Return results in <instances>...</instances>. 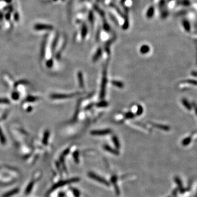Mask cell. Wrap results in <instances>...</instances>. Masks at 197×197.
Listing matches in <instances>:
<instances>
[{
    "label": "cell",
    "instance_id": "6da1fadb",
    "mask_svg": "<svg viewBox=\"0 0 197 197\" xmlns=\"http://www.w3.org/2000/svg\"><path fill=\"white\" fill-rule=\"evenodd\" d=\"M107 82H108L107 73H106V70H104L103 79L101 81V90H100V98H103L105 95Z\"/></svg>",
    "mask_w": 197,
    "mask_h": 197
},
{
    "label": "cell",
    "instance_id": "7a4b0ae2",
    "mask_svg": "<svg viewBox=\"0 0 197 197\" xmlns=\"http://www.w3.org/2000/svg\"><path fill=\"white\" fill-rule=\"evenodd\" d=\"M88 176H89V178L94 179V180L98 181V182L103 183V185H106V186H108L110 185L108 181H106L105 179H104V178H103L99 176L98 175H96V174H94L93 173L90 172V173H88Z\"/></svg>",
    "mask_w": 197,
    "mask_h": 197
},
{
    "label": "cell",
    "instance_id": "3957f363",
    "mask_svg": "<svg viewBox=\"0 0 197 197\" xmlns=\"http://www.w3.org/2000/svg\"><path fill=\"white\" fill-rule=\"evenodd\" d=\"M79 93H73L71 94H53L52 95V98L54 99H63V98H71L74 97L76 95Z\"/></svg>",
    "mask_w": 197,
    "mask_h": 197
},
{
    "label": "cell",
    "instance_id": "277c9868",
    "mask_svg": "<svg viewBox=\"0 0 197 197\" xmlns=\"http://www.w3.org/2000/svg\"><path fill=\"white\" fill-rule=\"evenodd\" d=\"M112 132V130L110 129H103V130H93L90 132V134L93 135H105L109 134H111Z\"/></svg>",
    "mask_w": 197,
    "mask_h": 197
},
{
    "label": "cell",
    "instance_id": "5b68a950",
    "mask_svg": "<svg viewBox=\"0 0 197 197\" xmlns=\"http://www.w3.org/2000/svg\"><path fill=\"white\" fill-rule=\"evenodd\" d=\"M77 77H78V80L79 82V85L80 87L81 88H84L85 87V83H84V80H83V76L82 72L79 71L77 74Z\"/></svg>",
    "mask_w": 197,
    "mask_h": 197
},
{
    "label": "cell",
    "instance_id": "8992f818",
    "mask_svg": "<svg viewBox=\"0 0 197 197\" xmlns=\"http://www.w3.org/2000/svg\"><path fill=\"white\" fill-rule=\"evenodd\" d=\"M103 148H104V149L105 150L107 151L108 152L111 153L113 155H119V152L117 150L113 149L111 147H110V146H109L108 145H106L104 146Z\"/></svg>",
    "mask_w": 197,
    "mask_h": 197
},
{
    "label": "cell",
    "instance_id": "52a82bcc",
    "mask_svg": "<svg viewBox=\"0 0 197 197\" xmlns=\"http://www.w3.org/2000/svg\"><path fill=\"white\" fill-rule=\"evenodd\" d=\"M101 55H102V50L100 48H99L93 56V61L94 62L98 61V59H100V58L101 56Z\"/></svg>",
    "mask_w": 197,
    "mask_h": 197
},
{
    "label": "cell",
    "instance_id": "ba28073f",
    "mask_svg": "<svg viewBox=\"0 0 197 197\" xmlns=\"http://www.w3.org/2000/svg\"><path fill=\"white\" fill-rule=\"evenodd\" d=\"M112 84L113 85L119 88H123L124 87V84L123 83H122V82L121 81H118V80H112L111 82Z\"/></svg>",
    "mask_w": 197,
    "mask_h": 197
},
{
    "label": "cell",
    "instance_id": "9c48e42d",
    "mask_svg": "<svg viewBox=\"0 0 197 197\" xmlns=\"http://www.w3.org/2000/svg\"><path fill=\"white\" fill-rule=\"evenodd\" d=\"M112 141L114 143V146L115 147H116L117 149H119L120 148V143H119V140L118 139L117 137L114 135L112 137Z\"/></svg>",
    "mask_w": 197,
    "mask_h": 197
},
{
    "label": "cell",
    "instance_id": "30bf717a",
    "mask_svg": "<svg viewBox=\"0 0 197 197\" xmlns=\"http://www.w3.org/2000/svg\"><path fill=\"white\" fill-rule=\"evenodd\" d=\"M112 182L113 183V185H114V187H115V190H116V193L119 195V189L118 188L117 185V178L115 176H113L112 178Z\"/></svg>",
    "mask_w": 197,
    "mask_h": 197
},
{
    "label": "cell",
    "instance_id": "8fae6325",
    "mask_svg": "<svg viewBox=\"0 0 197 197\" xmlns=\"http://www.w3.org/2000/svg\"><path fill=\"white\" fill-rule=\"evenodd\" d=\"M150 47L147 46H142L140 49V52H141V54H147L148 53V52L150 51Z\"/></svg>",
    "mask_w": 197,
    "mask_h": 197
},
{
    "label": "cell",
    "instance_id": "7c38bea8",
    "mask_svg": "<svg viewBox=\"0 0 197 197\" xmlns=\"http://www.w3.org/2000/svg\"><path fill=\"white\" fill-rule=\"evenodd\" d=\"M108 104L106 101H101L96 104V106L98 108H105L108 106Z\"/></svg>",
    "mask_w": 197,
    "mask_h": 197
},
{
    "label": "cell",
    "instance_id": "4fadbf2b",
    "mask_svg": "<svg viewBox=\"0 0 197 197\" xmlns=\"http://www.w3.org/2000/svg\"><path fill=\"white\" fill-rule=\"evenodd\" d=\"M144 111V109L141 106V105H138L137 106V110L136 111V116H140Z\"/></svg>",
    "mask_w": 197,
    "mask_h": 197
},
{
    "label": "cell",
    "instance_id": "5bb4252c",
    "mask_svg": "<svg viewBox=\"0 0 197 197\" xmlns=\"http://www.w3.org/2000/svg\"><path fill=\"white\" fill-rule=\"evenodd\" d=\"M134 117H135V114L133 113L130 112L125 114V118L127 119H131Z\"/></svg>",
    "mask_w": 197,
    "mask_h": 197
},
{
    "label": "cell",
    "instance_id": "9a60e30c",
    "mask_svg": "<svg viewBox=\"0 0 197 197\" xmlns=\"http://www.w3.org/2000/svg\"><path fill=\"white\" fill-rule=\"evenodd\" d=\"M74 159L75 160L76 162L78 163L79 162V153L78 151H76L74 153Z\"/></svg>",
    "mask_w": 197,
    "mask_h": 197
},
{
    "label": "cell",
    "instance_id": "2e32d148",
    "mask_svg": "<svg viewBox=\"0 0 197 197\" xmlns=\"http://www.w3.org/2000/svg\"><path fill=\"white\" fill-rule=\"evenodd\" d=\"M154 125L157 128H158L161 129H163V130H166L169 129V128H168V127H167V126H163V125H160V124H154Z\"/></svg>",
    "mask_w": 197,
    "mask_h": 197
},
{
    "label": "cell",
    "instance_id": "e0dca14e",
    "mask_svg": "<svg viewBox=\"0 0 197 197\" xmlns=\"http://www.w3.org/2000/svg\"><path fill=\"white\" fill-rule=\"evenodd\" d=\"M73 192L74 193V194L75 195L76 197H80V192L76 189H74Z\"/></svg>",
    "mask_w": 197,
    "mask_h": 197
},
{
    "label": "cell",
    "instance_id": "ac0fdd59",
    "mask_svg": "<svg viewBox=\"0 0 197 197\" xmlns=\"http://www.w3.org/2000/svg\"><path fill=\"white\" fill-rule=\"evenodd\" d=\"M92 107H93V104H90L89 106H87V107L85 108V109H86V110H87V109H89V108H91Z\"/></svg>",
    "mask_w": 197,
    "mask_h": 197
}]
</instances>
